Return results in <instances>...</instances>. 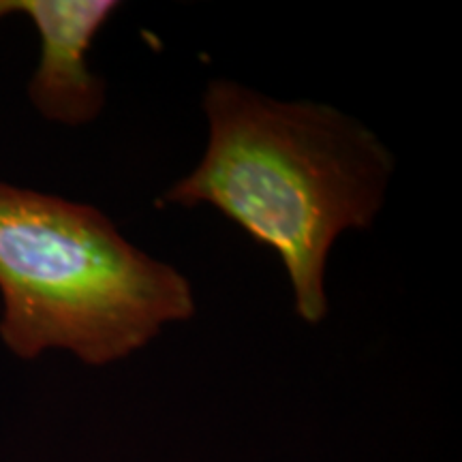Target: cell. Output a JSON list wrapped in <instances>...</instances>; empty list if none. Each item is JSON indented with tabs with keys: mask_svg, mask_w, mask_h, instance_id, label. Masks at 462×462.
I'll return each instance as SVG.
<instances>
[{
	"mask_svg": "<svg viewBox=\"0 0 462 462\" xmlns=\"http://www.w3.org/2000/svg\"><path fill=\"white\" fill-rule=\"evenodd\" d=\"M118 7L116 0H0V20L26 15L42 39L28 97L48 120L79 126L101 114L106 84L88 69V51Z\"/></svg>",
	"mask_w": 462,
	"mask_h": 462,
	"instance_id": "3957f363",
	"label": "cell"
},
{
	"mask_svg": "<svg viewBox=\"0 0 462 462\" xmlns=\"http://www.w3.org/2000/svg\"><path fill=\"white\" fill-rule=\"evenodd\" d=\"M0 338L22 360L129 357L195 315L189 279L88 204L0 182Z\"/></svg>",
	"mask_w": 462,
	"mask_h": 462,
	"instance_id": "7a4b0ae2",
	"label": "cell"
},
{
	"mask_svg": "<svg viewBox=\"0 0 462 462\" xmlns=\"http://www.w3.org/2000/svg\"><path fill=\"white\" fill-rule=\"evenodd\" d=\"M204 112V157L159 204L215 206L279 253L296 313L317 326L328 315V255L340 234L377 218L394 170L390 150L330 106L282 103L229 79L208 84Z\"/></svg>",
	"mask_w": 462,
	"mask_h": 462,
	"instance_id": "6da1fadb",
	"label": "cell"
}]
</instances>
